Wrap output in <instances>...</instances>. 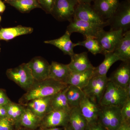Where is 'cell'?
<instances>
[{"instance_id":"cell-22","label":"cell","mask_w":130,"mask_h":130,"mask_svg":"<svg viewBox=\"0 0 130 130\" xmlns=\"http://www.w3.org/2000/svg\"><path fill=\"white\" fill-rule=\"evenodd\" d=\"M94 69L87 70L83 72H71L68 82V85L76 86L81 89H83L88 84L91 78L93 76Z\"/></svg>"},{"instance_id":"cell-30","label":"cell","mask_w":130,"mask_h":130,"mask_svg":"<svg viewBox=\"0 0 130 130\" xmlns=\"http://www.w3.org/2000/svg\"><path fill=\"white\" fill-rule=\"evenodd\" d=\"M85 38L83 41L75 43L76 46H80L84 47L94 55L98 54H103L102 49L96 38L93 37H86Z\"/></svg>"},{"instance_id":"cell-29","label":"cell","mask_w":130,"mask_h":130,"mask_svg":"<svg viewBox=\"0 0 130 130\" xmlns=\"http://www.w3.org/2000/svg\"><path fill=\"white\" fill-rule=\"evenodd\" d=\"M6 2L23 13L29 12L35 8H41L37 0H10Z\"/></svg>"},{"instance_id":"cell-36","label":"cell","mask_w":130,"mask_h":130,"mask_svg":"<svg viewBox=\"0 0 130 130\" xmlns=\"http://www.w3.org/2000/svg\"><path fill=\"white\" fill-rule=\"evenodd\" d=\"M116 130H130V123L123 121L121 125Z\"/></svg>"},{"instance_id":"cell-3","label":"cell","mask_w":130,"mask_h":130,"mask_svg":"<svg viewBox=\"0 0 130 130\" xmlns=\"http://www.w3.org/2000/svg\"><path fill=\"white\" fill-rule=\"evenodd\" d=\"M121 108L101 106L97 121L106 130H116L123 122Z\"/></svg>"},{"instance_id":"cell-32","label":"cell","mask_w":130,"mask_h":130,"mask_svg":"<svg viewBox=\"0 0 130 130\" xmlns=\"http://www.w3.org/2000/svg\"><path fill=\"white\" fill-rule=\"evenodd\" d=\"M41 8L47 14H51L56 0H37Z\"/></svg>"},{"instance_id":"cell-24","label":"cell","mask_w":130,"mask_h":130,"mask_svg":"<svg viewBox=\"0 0 130 130\" xmlns=\"http://www.w3.org/2000/svg\"><path fill=\"white\" fill-rule=\"evenodd\" d=\"M4 106L8 118L14 123V125L19 127V123L24 111L25 106L20 103L18 104L11 101L4 105Z\"/></svg>"},{"instance_id":"cell-20","label":"cell","mask_w":130,"mask_h":130,"mask_svg":"<svg viewBox=\"0 0 130 130\" xmlns=\"http://www.w3.org/2000/svg\"><path fill=\"white\" fill-rule=\"evenodd\" d=\"M114 53L122 62L130 61V30L123 33Z\"/></svg>"},{"instance_id":"cell-11","label":"cell","mask_w":130,"mask_h":130,"mask_svg":"<svg viewBox=\"0 0 130 130\" xmlns=\"http://www.w3.org/2000/svg\"><path fill=\"white\" fill-rule=\"evenodd\" d=\"M108 79L113 83L130 93V61L122 62Z\"/></svg>"},{"instance_id":"cell-34","label":"cell","mask_w":130,"mask_h":130,"mask_svg":"<svg viewBox=\"0 0 130 130\" xmlns=\"http://www.w3.org/2000/svg\"><path fill=\"white\" fill-rule=\"evenodd\" d=\"M85 130H106L98 121L88 123Z\"/></svg>"},{"instance_id":"cell-19","label":"cell","mask_w":130,"mask_h":130,"mask_svg":"<svg viewBox=\"0 0 130 130\" xmlns=\"http://www.w3.org/2000/svg\"><path fill=\"white\" fill-rule=\"evenodd\" d=\"M71 35L66 31L65 34L59 38L44 41V43L57 47L64 53V54L67 55L71 57L74 54L73 48L76 46L75 43H73L71 40Z\"/></svg>"},{"instance_id":"cell-40","label":"cell","mask_w":130,"mask_h":130,"mask_svg":"<svg viewBox=\"0 0 130 130\" xmlns=\"http://www.w3.org/2000/svg\"><path fill=\"white\" fill-rule=\"evenodd\" d=\"M64 128L60 127H51V128H44L41 130H64Z\"/></svg>"},{"instance_id":"cell-38","label":"cell","mask_w":130,"mask_h":130,"mask_svg":"<svg viewBox=\"0 0 130 130\" xmlns=\"http://www.w3.org/2000/svg\"><path fill=\"white\" fill-rule=\"evenodd\" d=\"M6 6L4 2L0 0V13H3L6 9Z\"/></svg>"},{"instance_id":"cell-12","label":"cell","mask_w":130,"mask_h":130,"mask_svg":"<svg viewBox=\"0 0 130 130\" xmlns=\"http://www.w3.org/2000/svg\"><path fill=\"white\" fill-rule=\"evenodd\" d=\"M27 63L35 81H41L48 78L50 64L44 58L36 56Z\"/></svg>"},{"instance_id":"cell-44","label":"cell","mask_w":130,"mask_h":130,"mask_svg":"<svg viewBox=\"0 0 130 130\" xmlns=\"http://www.w3.org/2000/svg\"><path fill=\"white\" fill-rule=\"evenodd\" d=\"M10 1V0H5V1H6V2L8 1Z\"/></svg>"},{"instance_id":"cell-9","label":"cell","mask_w":130,"mask_h":130,"mask_svg":"<svg viewBox=\"0 0 130 130\" xmlns=\"http://www.w3.org/2000/svg\"><path fill=\"white\" fill-rule=\"evenodd\" d=\"M124 33L121 30L106 31L103 29L99 32L96 38L101 47L103 55L114 52Z\"/></svg>"},{"instance_id":"cell-7","label":"cell","mask_w":130,"mask_h":130,"mask_svg":"<svg viewBox=\"0 0 130 130\" xmlns=\"http://www.w3.org/2000/svg\"><path fill=\"white\" fill-rule=\"evenodd\" d=\"M108 81L107 75L93 76L88 84L81 89L90 100L100 105Z\"/></svg>"},{"instance_id":"cell-5","label":"cell","mask_w":130,"mask_h":130,"mask_svg":"<svg viewBox=\"0 0 130 130\" xmlns=\"http://www.w3.org/2000/svg\"><path fill=\"white\" fill-rule=\"evenodd\" d=\"M6 75L9 79L26 91L31 88L36 81L27 63L8 69Z\"/></svg>"},{"instance_id":"cell-1","label":"cell","mask_w":130,"mask_h":130,"mask_svg":"<svg viewBox=\"0 0 130 130\" xmlns=\"http://www.w3.org/2000/svg\"><path fill=\"white\" fill-rule=\"evenodd\" d=\"M68 85L50 78L41 81H35L31 88L20 98L19 102L24 105L34 99L53 95Z\"/></svg>"},{"instance_id":"cell-37","label":"cell","mask_w":130,"mask_h":130,"mask_svg":"<svg viewBox=\"0 0 130 130\" xmlns=\"http://www.w3.org/2000/svg\"><path fill=\"white\" fill-rule=\"evenodd\" d=\"M8 117L6 111L4 106H0V118Z\"/></svg>"},{"instance_id":"cell-6","label":"cell","mask_w":130,"mask_h":130,"mask_svg":"<svg viewBox=\"0 0 130 130\" xmlns=\"http://www.w3.org/2000/svg\"><path fill=\"white\" fill-rule=\"evenodd\" d=\"M70 22L66 31L71 35L73 32L81 33L85 38H96L99 32L105 26H107L106 22L103 24L93 23L74 18Z\"/></svg>"},{"instance_id":"cell-35","label":"cell","mask_w":130,"mask_h":130,"mask_svg":"<svg viewBox=\"0 0 130 130\" xmlns=\"http://www.w3.org/2000/svg\"><path fill=\"white\" fill-rule=\"evenodd\" d=\"M11 101L7 96L6 91L0 89V106H3Z\"/></svg>"},{"instance_id":"cell-45","label":"cell","mask_w":130,"mask_h":130,"mask_svg":"<svg viewBox=\"0 0 130 130\" xmlns=\"http://www.w3.org/2000/svg\"><path fill=\"white\" fill-rule=\"evenodd\" d=\"M1 48H0V53H1Z\"/></svg>"},{"instance_id":"cell-41","label":"cell","mask_w":130,"mask_h":130,"mask_svg":"<svg viewBox=\"0 0 130 130\" xmlns=\"http://www.w3.org/2000/svg\"><path fill=\"white\" fill-rule=\"evenodd\" d=\"M64 130H73V129L71 127V126L69 124H68V125L66 127H64Z\"/></svg>"},{"instance_id":"cell-15","label":"cell","mask_w":130,"mask_h":130,"mask_svg":"<svg viewBox=\"0 0 130 130\" xmlns=\"http://www.w3.org/2000/svg\"><path fill=\"white\" fill-rule=\"evenodd\" d=\"M93 8L105 21L111 17L119 5V0H95Z\"/></svg>"},{"instance_id":"cell-43","label":"cell","mask_w":130,"mask_h":130,"mask_svg":"<svg viewBox=\"0 0 130 130\" xmlns=\"http://www.w3.org/2000/svg\"><path fill=\"white\" fill-rule=\"evenodd\" d=\"M2 20V18L1 17V16H0V23H1V21Z\"/></svg>"},{"instance_id":"cell-28","label":"cell","mask_w":130,"mask_h":130,"mask_svg":"<svg viewBox=\"0 0 130 130\" xmlns=\"http://www.w3.org/2000/svg\"><path fill=\"white\" fill-rule=\"evenodd\" d=\"M66 96L70 108L79 107L81 100L85 96L81 89L76 86L69 85Z\"/></svg>"},{"instance_id":"cell-8","label":"cell","mask_w":130,"mask_h":130,"mask_svg":"<svg viewBox=\"0 0 130 130\" xmlns=\"http://www.w3.org/2000/svg\"><path fill=\"white\" fill-rule=\"evenodd\" d=\"M77 4V0H56L50 14L58 21L70 22Z\"/></svg>"},{"instance_id":"cell-42","label":"cell","mask_w":130,"mask_h":130,"mask_svg":"<svg viewBox=\"0 0 130 130\" xmlns=\"http://www.w3.org/2000/svg\"><path fill=\"white\" fill-rule=\"evenodd\" d=\"M18 130H30V129H19Z\"/></svg>"},{"instance_id":"cell-23","label":"cell","mask_w":130,"mask_h":130,"mask_svg":"<svg viewBox=\"0 0 130 130\" xmlns=\"http://www.w3.org/2000/svg\"><path fill=\"white\" fill-rule=\"evenodd\" d=\"M41 119L33 113L29 108L25 107V109L21 116L19 124L26 129L35 130L40 127Z\"/></svg>"},{"instance_id":"cell-14","label":"cell","mask_w":130,"mask_h":130,"mask_svg":"<svg viewBox=\"0 0 130 130\" xmlns=\"http://www.w3.org/2000/svg\"><path fill=\"white\" fill-rule=\"evenodd\" d=\"M52 96L34 99L23 105L42 119L47 114L53 111L51 106Z\"/></svg>"},{"instance_id":"cell-26","label":"cell","mask_w":130,"mask_h":130,"mask_svg":"<svg viewBox=\"0 0 130 130\" xmlns=\"http://www.w3.org/2000/svg\"><path fill=\"white\" fill-rule=\"evenodd\" d=\"M104 55L105 58L103 61L97 67H95L93 76L107 75V73L112 65L120 60L119 57L114 52L107 53Z\"/></svg>"},{"instance_id":"cell-31","label":"cell","mask_w":130,"mask_h":130,"mask_svg":"<svg viewBox=\"0 0 130 130\" xmlns=\"http://www.w3.org/2000/svg\"><path fill=\"white\" fill-rule=\"evenodd\" d=\"M123 121L130 123V98H129L121 108Z\"/></svg>"},{"instance_id":"cell-25","label":"cell","mask_w":130,"mask_h":130,"mask_svg":"<svg viewBox=\"0 0 130 130\" xmlns=\"http://www.w3.org/2000/svg\"><path fill=\"white\" fill-rule=\"evenodd\" d=\"M69 124L73 130L85 129L88 123L81 113L79 107L71 109Z\"/></svg>"},{"instance_id":"cell-2","label":"cell","mask_w":130,"mask_h":130,"mask_svg":"<svg viewBox=\"0 0 130 130\" xmlns=\"http://www.w3.org/2000/svg\"><path fill=\"white\" fill-rule=\"evenodd\" d=\"M110 30H122L124 32L130 30V0L120 3L112 16L106 21Z\"/></svg>"},{"instance_id":"cell-10","label":"cell","mask_w":130,"mask_h":130,"mask_svg":"<svg viewBox=\"0 0 130 130\" xmlns=\"http://www.w3.org/2000/svg\"><path fill=\"white\" fill-rule=\"evenodd\" d=\"M70 112L63 110L51 111L41 119L40 129L55 127L64 128L69 124Z\"/></svg>"},{"instance_id":"cell-33","label":"cell","mask_w":130,"mask_h":130,"mask_svg":"<svg viewBox=\"0 0 130 130\" xmlns=\"http://www.w3.org/2000/svg\"><path fill=\"white\" fill-rule=\"evenodd\" d=\"M14 123L8 117L0 118V130H13Z\"/></svg>"},{"instance_id":"cell-39","label":"cell","mask_w":130,"mask_h":130,"mask_svg":"<svg viewBox=\"0 0 130 130\" xmlns=\"http://www.w3.org/2000/svg\"><path fill=\"white\" fill-rule=\"evenodd\" d=\"M95 0H77L78 4L80 3H86L91 5V3L93 2H94Z\"/></svg>"},{"instance_id":"cell-21","label":"cell","mask_w":130,"mask_h":130,"mask_svg":"<svg viewBox=\"0 0 130 130\" xmlns=\"http://www.w3.org/2000/svg\"><path fill=\"white\" fill-rule=\"evenodd\" d=\"M33 31V28L22 25L2 28L0 29V40L9 41L19 36L31 34Z\"/></svg>"},{"instance_id":"cell-4","label":"cell","mask_w":130,"mask_h":130,"mask_svg":"<svg viewBox=\"0 0 130 130\" xmlns=\"http://www.w3.org/2000/svg\"><path fill=\"white\" fill-rule=\"evenodd\" d=\"M130 94L125 89L109 81L100 105L121 108L127 99L130 98Z\"/></svg>"},{"instance_id":"cell-27","label":"cell","mask_w":130,"mask_h":130,"mask_svg":"<svg viewBox=\"0 0 130 130\" xmlns=\"http://www.w3.org/2000/svg\"><path fill=\"white\" fill-rule=\"evenodd\" d=\"M68 86L52 96L51 106L53 111L63 110L70 112L71 109L68 105L66 96V92Z\"/></svg>"},{"instance_id":"cell-17","label":"cell","mask_w":130,"mask_h":130,"mask_svg":"<svg viewBox=\"0 0 130 130\" xmlns=\"http://www.w3.org/2000/svg\"><path fill=\"white\" fill-rule=\"evenodd\" d=\"M79 107L88 123L97 121L100 105L92 101L85 95L81 100Z\"/></svg>"},{"instance_id":"cell-13","label":"cell","mask_w":130,"mask_h":130,"mask_svg":"<svg viewBox=\"0 0 130 130\" xmlns=\"http://www.w3.org/2000/svg\"><path fill=\"white\" fill-rule=\"evenodd\" d=\"M73 18L93 23L103 24L106 23V21L98 15L91 5L86 3L77 5Z\"/></svg>"},{"instance_id":"cell-16","label":"cell","mask_w":130,"mask_h":130,"mask_svg":"<svg viewBox=\"0 0 130 130\" xmlns=\"http://www.w3.org/2000/svg\"><path fill=\"white\" fill-rule=\"evenodd\" d=\"M71 58V62L68 66L72 73L83 72L94 68L86 52L80 54L74 53Z\"/></svg>"},{"instance_id":"cell-18","label":"cell","mask_w":130,"mask_h":130,"mask_svg":"<svg viewBox=\"0 0 130 130\" xmlns=\"http://www.w3.org/2000/svg\"><path fill=\"white\" fill-rule=\"evenodd\" d=\"M71 73L68 64L53 61L50 64L49 78L68 85Z\"/></svg>"}]
</instances>
